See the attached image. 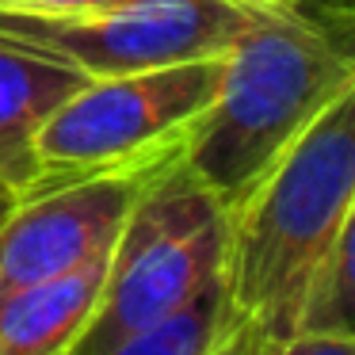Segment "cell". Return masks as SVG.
<instances>
[{
    "label": "cell",
    "instance_id": "cell-1",
    "mask_svg": "<svg viewBox=\"0 0 355 355\" xmlns=\"http://www.w3.org/2000/svg\"><path fill=\"white\" fill-rule=\"evenodd\" d=\"M352 100L340 96L313 126L222 210V291L233 317L260 336H291L298 294L344 225L355 222Z\"/></svg>",
    "mask_w": 355,
    "mask_h": 355
},
{
    "label": "cell",
    "instance_id": "cell-2",
    "mask_svg": "<svg viewBox=\"0 0 355 355\" xmlns=\"http://www.w3.org/2000/svg\"><path fill=\"white\" fill-rule=\"evenodd\" d=\"M347 92L355 65L329 19L309 8L268 12L225 54L218 96L187 138L184 164L225 210Z\"/></svg>",
    "mask_w": 355,
    "mask_h": 355
},
{
    "label": "cell",
    "instance_id": "cell-3",
    "mask_svg": "<svg viewBox=\"0 0 355 355\" xmlns=\"http://www.w3.org/2000/svg\"><path fill=\"white\" fill-rule=\"evenodd\" d=\"M222 237V202L184 157L157 172L111 241L92 321L65 355H100L180 313L218 283Z\"/></svg>",
    "mask_w": 355,
    "mask_h": 355
},
{
    "label": "cell",
    "instance_id": "cell-4",
    "mask_svg": "<svg viewBox=\"0 0 355 355\" xmlns=\"http://www.w3.org/2000/svg\"><path fill=\"white\" fill-rule=\"evenodd\" d=\"M225 54L80 85L35 130V176L19 195L103 168L184 153L222 85Z\"/></svg>",
    "mask_w": 355,
    "mask_h": 355
},
{
    "label": "cell",
    "instance_id": "cell-5",
    "mask_svg": "<svg viewBox=\"0 0 355 355\" xmlns=\"http://www.w3.org/2000/svg\"><path fill=\"white\" fill-rule=\"evenodd\" d=\"M263 16L245 0H126L73 16L0 12V39L100 80L230 54Z\"/></svg>",
    "mask_w": 355,
    "mask_h": 355
},
{
    "label": "cell",
    "instance_id": "cell-6",
    "mask_svg": "<svg viewBox=\"0 0 355 355\" xmlns=\"http://www.w3.org/2000/svg\"><path fill=\"white\" fill-rule=\"evenodd\" d=\"M180 157L184 153L103 168L46 191L19 195L0 225V298L103 256L149 180Z\"/></svg>",
    "mask_w": 355,
    "mask_h": 355
},
{
    "label": "cell",
    "instance_id": "cell-7",
    "mask_svg": "<svg viewBox=\"0 0 355 355\" xmlns=\"http://www.w3.org/2000/svg\"><path fill=\"white\" fill-rule=\"evenodd\" d=\"M111 252V248H107ZM107 252L0 298V355H65L100 298Z\"/></svg>",
    "mask_w": 355,
    "mask_h": 355
},
{
    "label": "cell",
    "instance_id": "cell-8",
    "mask_svg": "<svg viewBox=\"0 0 355 355\" xmlns=\"http://www.w3.org/2000/svg\"><path fill=\"white\" fill-rule=\"evenodd\" d=\"M80 85L85 73L0 39V176L16 191L35 176V130Z\"/></svg>",
    "mask_w": 355,
    "mask_h": 355
},
{
    "label": "cell",
    "instance_id": "cell-9",
    "mask_svg": "<svg viewBox=\"0 0 355 355\" xmlns=\"http://www.w3.org/2000/svg\"><path fill=\"white\" fill-rule=\"evenodd\" d=\"M241 317H233L222 291V275H218V283H210L199 298H191L168 321L153 324L146 332H134L100 355H210L214 344Z\"/></svg>",
    "mask_w": 355,
    "mask_h": 355
},
{
    "label": "cell",
    "instance_id": "cell-10",
    "mask_svg": "<svg viewBox=\"0 0 355 355\" xmlns=\"http://www.w3.org/2000/svg\"><path fill=\"white\" fill-rule=\"evenodd\" d=\"M352 248H355V222L340 230V237L329 245L306 286L298 294L294 309V332H352Z\"/></svg>",
    "mask_w": 355,
    "mask_h": 355
},
{
    "label": "cell",
    "instance_id": "cell-11",
    "mask_svg": "<svg viewBox=\"0 0 355 355\" xmlns=\"http://www.w3.org/2000/svg\"><path fill=\"white\" fill-rule=\"evenodd\" d=\"M256 355H355V336L340 332H291V336H260Z\"/></svg>",
    "mask_w": 355,
    "mask_h": 355
},
{
    "label": "cell",
    "instance_id": "cell-12",
    "mask_svg": "<svg viewBox=\"0 0 355 355\" xmlns=\"http://www.w3.org/2000/svg\"><path fill=\"white\" fill-rule=\"evenodd\" d=\"M126 0H0V12H24V16H73V12L111 8Z\"/></svg>",
    "mask_w": 355,
    "mask_h": 355
},
{
    "label": "cell",
    "instance_id": "cell-13",
    "mask_svg": "<svg viewBox=\"0 0 355 355\" xmlns=\"http://www.w3.org/2000/svg\"><path fill=\"white\" fill-rule=\"evenodd\" d=\"M252 8H268V12H283V8H324L317 0H245Z\"/></svg>",
    "mask_w": 355,
    "mask_h": 355
},
{
    "label": "cell",
    "instance_id": "cell-14",
    "mask_svg": "<svg viewBox=\"0 0 355 355\" xmlns=\"http://www.w3.org/2000/svg\"><path fill=\"white\" fill-rule=\"evenodd\" d=\"M16 199H19V191L8 184V180L0 176V225H4V218L12 214V207H16Z\"/></svg>",
    "mask_w": 355,
    "mask_h": 355
},
{
    "label": "cell",
    "instance_id": "cell-15",
    "mask_svg": "<svg viewBox=\"0 0 355 355\" xmlns=\"http://www.w3.org/2000/svg\"><path fill=\"white\" fill-rule=\"evenodd\" d=\"M317 4H329V0H317Z\"/></svg>",
    "mask_w": 355,
    "mask_h": 355
}]
</instances>
